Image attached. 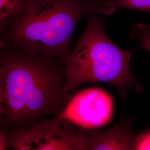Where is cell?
I'll list each match as a JSON object with an SVG mask.
<instances>
[{"label":"cell","instance_id":"obj_1","mask_svg":"<svg viewBox=\"0 0 150 150\" xmlns=\"http://www.w3.org/2000/svg\"><path fill=\"white\" fill-rule=\"evenodd\" d=\"M64 77L59 59L1 47V127L12 130L61 112L73 96L64 91Z\"/></svg>","mask_w":150,"mask_h":150},{"label":"cell","instance_id":"obj_2","mask_svg":"<svg viewBox=\"0 0 150 150\" xmlns=\"http://www.w3.org/2000/svg\"><path fill=\"white\" fill-rule=\"evenodd\" d=\"M103 12L94 0H25L20 11L0 22L1 47L49 56L64 64L81 19Z\"/></svg>","mask_w":150,"mask_h":150},{"label":"cell","instance_id":"obj_3","mask_svg":"<svg viewBox=\"0 0 150 150\" xmlns=\"http://www.w3.org/2000/svg\"><path fill=\"white\" fill-rule=\"evenodd\" d=\"M98 15H87L85 28L64 61V91L72 94L79 86L98 82L116 87L125 98L130 89L142 91L129 70L134 50H124L113 43L105 33Z\"/></svg>","mask_w":150,"mask_h":150},{"label":"cell","instance_id":"obj_4","mask_svg":"<svg viewBox=\"0 0 150 150\" xmlns=\"http://www.w3.org/2000/svg\"><path fill=\"white\" fill-rule=\"evenodd\" d=\"M79 127L59 117L43 118L12 130H8L9 148L16 150H81Z\"/></svg>","mask_w":150,"mask_h":150},{"label":"cell","instance_id":"obj_5","mask_svg":"<svg viewBox=\"0 0 150 150\" xmlns=\"http://www.w3.org/2000/svg\"><path fill=\"white\" fill-rule=\"evenodd\" d=\"M113 111L112 99L107 92L99 88H90L73 96L57 115L77 127L97 129L111 122Z\"/></svg>","mask_w":150,"mask_h":150},{"label":"cell","instance_id":"obj_6","mask_svg":"<svg viewBox=\"0 0 150 150\" xmlns=\"http://www.w3.org/2000/svg\"><path fill=\"white\" fill-rule=\"evenodd\" d=\"M134 121L124 118L110 129L105 130L80 127L81 150H133L136 137Z\"/></svg>","mask_w":150,"mask_h":150},{"label":"cell","instance_id":"obj_7","mask_svg":"<svg viewBox=\"0 0 150 150\" xmlns=\"http://www.w3.org/2000/svg\"><path fill=\"white\" fill-rule=\"evenodd\" d=\"M104 5L106 15L112 14L120 8L150 13V0H106Z\"/></svg>","mask_w":150,"mask_h":150},{"label":"cell","instance_id":"obj_8","mask_svg":"<svg viewBox=\"0 0 150 150\" xmlns=\"http://www.w3.org/2000/svg\"><path fill=\"white\" fill-rule=\"evenodd\" d=\"M130 36L139 42L137 49L144 48L150 53V26L136 22L129 31Z\"/></svg>","mask_w":150,"mask_h":150},{"label":"cell","instance_id":"obj_9","mask_svg":"<svg viewBox=\"0 0 150 150\" xmlns=\"http://www.w3.org/2000/svg\"><path fill=\"white\" fill-rule=\"evenodd\" d=\"M25 0H0V22L15 16L20 11Z\"/></svg>","mask_w":150,"mask_h":150},{"label":"cell","instance_id":"obj_10","mask_svg":"<svg viewBox=\"0 0 150 150\" xmlns=\"http://www.w3.org/2000/svg\"><path fill=\"white\" fill-rule=\"evenodd\" d=\"M133 150H150V131L136 136Z\"/></svg>","mask_w":150,"mask_h":150},{"label":"cell","instance_id":"obj_11","mask_svg":"<svg viewBox=\"0 0 150 150\" xmlns=\"http://www.w3.org/2000/svg\"><path fill=\"white\" fill-rule=\"evenodd\" d=\"M10 136L7 129L1 127L0 129V150H4L9 148Z\"/></svg>","mask_w":150,"mask_h":150},{"label":"cell","instance_id":"obj_12","mask_svg":"<svg viewBox=\"0 0 150 150\" xmlns=\"http://www.w3.org/2000/svg\"><path fill=\"white\" fill-rule=\"evenodd\" d=\"M94 1H95L96 2H104L106 0H94Z\"/></svg>","mask_w":150,"mask_h":150}]
</instances>
